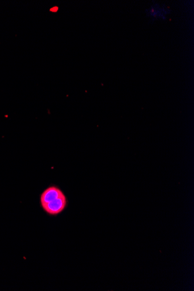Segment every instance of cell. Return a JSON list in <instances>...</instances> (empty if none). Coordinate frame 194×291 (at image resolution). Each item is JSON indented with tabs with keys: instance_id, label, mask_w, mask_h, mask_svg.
Returning a JSON list of instances; mask_svg holds the SVG:
<instances>
[{
	"instance_id": "cell-1",
	"label": "cell",
	"mask_w": 194,
	"mask_h": 291,
	"mask_svg": "<svg viewBox=\"0 0 194 291\" xmlns=\"http://www.w3.org/2000/svg\"><path fill=\"white\" fill-rule=\"evenodd\" d=\"M66 205L67 199L64 194L56 200L42 205V207L48 214L56 216L63 212L66 208Z\"/></svg>"
},
{
	"instance_id": "cell-2",
	"label": "cell",
	"mask_w": 194,
	"mask_h": 291,
	"mask_svg": "<svg viewBox=\"0 0 194 291\" xmlns=\"http://www.w3.org/2000/svg\"><path fill=\"white\" fill-rule=\"evenodd\" d=\"M64 195V193L61 189L55 187V186H52V187L46 189L41 195V204L42 206L46 204L47 203L56 200Z\"/></svg>"
},
{
	"instance_id": "cell-3",
	"label": "cell",
	"mask_w": 194,
	"mask_h": 291,
	"mask_svg": "<svg viewBox=\"0 0 194 291\" xmlns=\"http://www.w3.org/2000/svg\"><path fill=\"white\" fill-rule=\"evenodd\" d=\"M57 9H58L57 7H54L53 8L51 9V11H53V12H56L57 11Z\"/></svg>"
}]
</instances>
